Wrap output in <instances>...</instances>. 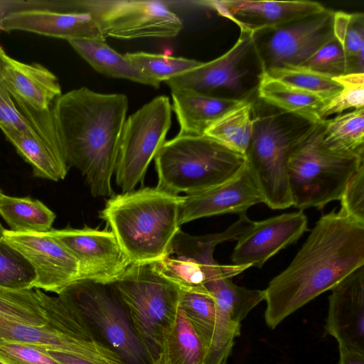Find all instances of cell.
<instances>
[{
  "mask_svg": "<svg viewBox=\"0 0 364 364\" xmlns=\"http://www.w3.org/2000/svg\"><path fill=\"white\" fill-rule=\"evenodd\" d=\"M364 265V224L335 210L323 215L289 266L264 289V321L274 329Z\"/></svg>",
  "mask_w": 364,
  "mask_h": 364,
  "instance_id": "cell-1",
  "label": "cell"
},
{
  "mask_svg": "<svg viewBox=\"0 0 364 364\" xmlns=\"http://www.w3.org/2000/svg\"><path fill=\"white\" fill-rule=\"evenodd\" d=\"M129 107L124 94L86 87L58 97L52 105L58 139L69 167L85 176L94 197H112L119 140Z\"/></svg>",
  "mask_w": 364,
  "mask_h": 364,
  "instance_id": "cell-2",
  "label": "cell"
},
{
  "mask_svg": "<svg viewBox=\"0 0 364 364\" xmlns=\"http://www.w3.org/2000/svg\"><path fill=\"white\" fill-rule=\"evenodd\" d=\"M183 200L156 187L143 188L112 196L100 217L132 264L154 262L168 255L180 230Z\"/></svg>",
  "mask_w": 364,
  "mask_h": 364,
  "instance_id": "cell-3",
  "label": "cell"
},
{
  "mask_svg": "<svg viewBox=\"0 0 364 364\" xmlns=\"http://www.w3.org/2000/svg\"><path fill=\"white\" fill-rule=\"evenodd\" d=\"M322 121L296 134L287 171L292 206L303 210L322 208L339 200L353 175L364 165L363 154L336 151L322 136Z\"/></svg>",
  "mask_w": 364,
  "mask_h": 364,
  "instance_id": "cell-4",
  "label": "cell"
},
{
  "mask_svg": "<svg viewBox=\"0 0 364 364\" xmlns=\"http://www.w3.org/2000/svg\"><path fill=\"white\" fill-rule=\"evenodd\" d=\"M156 188L175 195H191L235 177L245 156L205 136L178 134L165 141L154 158Z\"/></svg>",
  "mask_w": 364,
  "mask_h": 364,
  "instance_id": "cell-5",
  "label": "cell"
},
{
  "mask_svg": "<svg viewBox=\"0 0 364 364\" xmlns=\"http://www.w3.org/2000/svg\"><path fill=\"white\" fill-rule=\"evenodd\" d=\"M113 284L151 364H159L177 316L181 290L153 262L131 264Z\"/></svg>",
  "mask_w": 364,
  "mask_h": 364,
  "instance_id": "cell-6",
  "label": "cell"
},
{
  "mask_svg": "<svg viewBox=\"0 0 364 364\" xmlns=\"http://www.w3.org/2000/svg\"><path fill=\"white\" fill-rule=\"evenodd\" d=\"M75 306L125 364H151L113 283L77 280L58 294Z\"/></svg>",
  "mask_w": 364,
  "mask_h": 364,
  "instance_id": "cell-7",
  "label": "cell"
},
{
  "mask_svg": "<svg viewBox=\"0 0 364 364\" xmlns=\"http://www.w3.org/2000/svg\"><path fill=\"white\" fill-rule=\"evenodd\" d=\"M171 105L165 95L156 97L125 120L114 175L123 193L142 182L148 166L164 144L171 124Z\"/></svg>",
  "mask_w": 364,
  "mask_h": 364,
  "instance_id": "cell-8",
  "label": "cell"
},
{
  "mask_svg": "<svg viewBox=\"0 0 364 364\" xmlns=\"http://www.w3.org/2000/svg\"><path fill=\"white\" fill-rule=\"evenodd\" d=\"M254 119L247 166L264 203L273 210L289 208L287 160L296 134H289L275 116L254 114Z\"/></svg>",
  "mask_w": 364,
  "mask_h": 364,
  "instance_id": "cell-9",
  "label": "cell"
},
{
  "mask_svg": "<svg viewBox=\"0 0 364 364\" xmlns=\"http://www.w3.org/2000/svg\"><path fill=\"white\" fill-rule=\"evenodd\" d=\"M76 4L92 16L105 38H171L183 27L180 17L161 1L86 0Z\"/></svg>",
  "mask_w": 364,
  "mask_h": 364,
  "instance_id": "cell-10",
  "label": "cell"
},
{
  "mask_svg": "<svg viewBox=\"0 0 364 364\" xmlns=\"http://www.w3.org/2000/svg\"><path fill=\"white\" fill-rule=\"evenodd\" d=\"M78 263L79 280L114 282L132 264L112 231L88 227L51 229Z\"/></svg>",
  "mask_w": 364,
  "mask_h": 364,
  "instance_id": "cell-11",
  "label": "cell"
},
{
  "mask_svg": "<svg viewBox=\"0 0 364 364\" xmlns=\"http://www.w3.org/2000/svg\"><path fill=\"white\" fill-rule=\"evenodd\" d=\"M334 11H325L268 29L259 55L263 70L300 65L333 36Z\"/></svg>",
  "mask_w": 364,
  "mask_h": 364,
  "instance_id": "cell-12",
  "label": "cell"
},
{
  "mask_svg": "<svg viewBox=\"0 0 364 364\" xmlns=\"http://www.w3.org/2000/svg\"><path fill=\"white\" fill-rule=\"evenodd\" d=\"M205 286L215 302L216 319L204 364H226L235 339L240 335L242 321L264 301V290L237 286L227 277L209 281Z\"/></svg>",
  "mask_w": 364,
  "mask_h": 364,
  "instance_id": "cell-13",
  "label": "cell"
},
{
  "mask_svg": "<svg viewBox=\"0 0 364 364\" xmlns=\"http://www.w3.org/2000/svg\"><path fill=\"white\" fill-rule=\"evenodd\" d=\"M4 238L33 267L36 273L33 289L58 294L79 280L77 260L62 243L48 232L16 233L5 230Z\"/></svg>",
  "mask_w": 364,
  "mask_h": 364,
  "instance_id": "cell-14",
  "label": "cell"
},
{
  "mask_svg": "<svg viewBox=\"0 0 364 364\" xmlns=\"http://www.w3.org/2000/svg\"><path fill=\"white\" fill-rule=\"evenodd\" d=\"M303 210L252 221L237 240L231 259L233 264L262 267L272 257L296 242L308 230Z\"/></svg>",
  "mask_w": 364,
  "mask_h": 364,
  "instance_id": "cell-15",
  "label": "cell"
},
{
  "mask_svg": "<svg viewBox=\"0 0 364 364\" xmlns=\"http://www.w3.org/2000/svg\"><path fill=\"white\" fill-rule=\"evenodd\" d=\"M230 18L241 31L257 33L316 15L327 9L312 1L226 0L205 2Z\"/></svg>",
  "mask_w": 364,
  "mask_h": 364,
  "instance_id": "cell-16",
  "label": "cell"
},
{
  "mask_svg": "<svg viewBox=\"0 0 364 364\" xmlns=\"http://www.w3.org/2000/svg\"><path fill=\"white\" fill-rule=\"evenodd\" d=\"M263 203L246 161L229 181L204 191L183 196L179 212L180 225L202 218L226 213H242Z\"/></svg>",
  "mask_w": 364,
  "mask_h": 364,
  "instance_id": "cell-17",
  "label": "cell"
},
{
  "mask_svg": "<svg viewBox=\"0 0 364 364\" xmlns=\"http://www.w3.org/2000/svg\"><path fill=\"white\" fill-rule=\"evenodd\" d=\"M331 290L326 333L337 343L364 352V265Z\"/></svg>",
  "mask_w": 364,
  "mask_h": 364,
  "instance_id": "cell-18",
  "label": "cell"
},
{
  "mask_svg": "<svg viewBox=\"0 0 364 364\" xmlns=\"http://www.w3.org/2000/svg\"><path fill=\"white\" fill-rule=\"evenodd\" d=\"M254 43V33L241 31L237 42L225 53L211 61L203 62L199 66L165 82L171 90L189 89L208 95L221 88L241 92L242 80L247 70L241 68L240 65Z\"/></svg>",
  "mask_w": 364,
  "mask_h": 364,
  "instance_id": "cell-19",
  "label": "cell"
},
{
  "mask_svg": "<svg viewBox=\"0 0 364 364\" xmlns=\"http://www.w3.org/2000/svg\"><path fill=\"white\" fill-rule=\"evenodd\" d=\"M36 290L48 320L46 326L78 346L91 364H125L75 306L59 296Z\"/></svg>",
  "mask_w": 364,
  "mask_h": 364,
  "instance_id": "cell-20",
  "label": "cell"
},
{
  "mask_svg": "<svg viewBox=\"0 0 364 364\" xmlns=\"http://www.w3.org/2000/svg\"><path fill=\"white\" fill-rule=\"evenodd\" d=\"M0 30L26 31L65 39H103L97 22L87 12L33 9L11 13L0 20Z\"/></svg>",
  "mask_w": 364,
  "mask_h": 364,
  "instance_id": "cell-21",
  "label": "cell"
},
{
  "mask_svg": "<svg viewBox=\"0 0 364 364\" xmlns=\"http://www.w3.org/2000/svg\"><path fill=\"white\" fill-rule=\"evenodd\" d=\"M0 74L12 97L34 110L51 108L62 95L58 77L38 63L28 64L9 56L0 46Z\"/></svg>",
  "mask_w": 364,
  "mask_h": 364,
  "instance_id": "cell-22",
  "label": "cell"
},
{
  "mask_svg": "<svg viewBox=\"0 0 364 364\" xmlns=\"http://www.w3.org/2000/svg\"><path fill=\"white\" fill-rule=\"evenodd\" d=\"M252 223L246 213H242L235 223L223 232L195 236L180 229L169 246L168 255L188 257L198 262L206 271L208 282L222 277L232 278L244 272L245 267L218 264L213 258L215 248L221 242L237 240Z\"/></svg>",
  "mask_w": 364,
  "mask_h": 364,
  "instance_id": "cell-23",
  "label": "cell"
},
{
  "mask_svg": "<svg viewBox=\"0 0 364 364\" xmlns=\"http://www.w3.org/2000/svg\"><path fill=\"white\" fill-rule=\"evenodd\" d=\"M178 134L204 135L205 131L230 110L245 100L213 97L189 89L171 90Z\"/></svg>",
  "mask_w": 364,
  "mask_h": 364,
  "instance_id": "cell-24",
  "label": "cell"
},
{
  "mask_svg": "<svg viewBox=\"0 0 364 364\" xmlns=\"http://www.w3.org/2000/svg\"><path fill=\"white\" fill-rule=\"evenodd\" d=\"M68 42L94 70L102 75L129 80L156 89L160 86L161 82L146 75L125 55L110 48L105 38H75Z\"/></svg>",
  "mask_w": 364,
  "mask_h": 364,
  "instance_id": "cell-25",
  "label": "cell"
},
{
  "mask_svg": "<svg viewBox=\"0 0 364 364\" xmlns=\"http://www.w3.org/2000/svg\"><path fill=\"white\" fill-rule=\"evenodd\" d=\"M258 95L267 104L306 120L321 122L319 111L326 102L319 97L287 84L264 70L259 75Z\"/></svg>",
  "mask_w": 364,
  "mask_h": 364,
  "instance_id": "cell-26",
  "label": "cell"
},
{
  "mask_svg": "<svg viewBox=\"0 0 364 364\" xmlns=\"http://www.w3.org/2000/svg\"><path fill=\"white\" fill-rule=\"evenodd\" d=\"M0 129L17 153L32 167L36 178L63 180L69 166L65 158L51 150L40 137H33L0 122Z\"/></svg>",
  "mask_w": 364,
  "mask_h": 364,
  "instance_id": "cell-27",
  "label": "cell"
},
{
  "mask_svg": "<svg viewBox=\"0 0 364 364\" xmlns=\"http://www.w3.org/2000/svg\"><path fill=\"white\" fill-rule=\"evenodd\" d=\"M0 215L16 233H43L52 229L55 214L41 201L0 194Z\"/></svg>",
  "mask_w": 364,
  "mask_h": 364,
  "instance_id": "cell-28",
  "label": "cell"
},
{
  "mask_svg": "<svg viewBox=\"0 0 364 364\" xmlns=\"http://www.w3.org/2000/svg\"><path fill=\"white\" fill-rule=\"evenodd\" d=\"M254 121L252 104L245 100L212 124L204 135L245 156L253 133Z\"/></svg>",
  "mask_w": 364,
  "mask_h": 364,
  "instance_id": "cell-29",
  "label": "cell"
},
{
  "mask_svg": "<svg viewBox=\"0 0 364 364\" xmlns=\"http://www.w3.org/2000/svg\"><path fill=\"white\" fill-rule=\"evenodd\" d=\"M205 355L203 342L178 307L165 338L159 364H204Z\"/></svg>",
  "mask_w": 364,
  "mask_h": 364,
  "instance_id": "cell-30",
  "label": "cell"
},
{
  "mask_svg": "<svg viewBox=\"0 0 364 364\" xmlns=\"http://www.w3.org/2000/svg\"><path fill=\"white\" fill-rule=\"evenodd\" d=\"M325 144L336 151L364 154V109L322 120Z\"/></svg>",
  "mask_w": 364,
  "mask_h": 364,
  "instance_id": "cell-31",
  "label": "cell"
},
{
  "mask_svg": "<svg viewBox=\"0 0 364 364\" xmlns=\"http://www.w3.org/2000/svg\"><path fill=\"white\" fill-rule=\"evenodd\" d=\"M158 272L181 291L210 294L205 268L193 259L168 255L153 262Z\"/></svg>",
  "mask_w": 364,
  "mask_h": 364,
  "instance_id": "cell-32",
  "label": "cell"
},
{
  "mask_svg": "<svg viewBox=\"0 0 364 364\" xmlns=\"http://www.w3.org/2000/svg\"><path fill=\"white\" fill-rule=\"evenodd\" d=\"M264 70L287 84L319 97L326 103L342 89L332 77L301 65H287Z\"/></svg>",
  "mask_w": 364,
  "mask_h": 364,
  "instance_id": "cell-33",
  "label": "cell"
},
{
  "mask_svg": "<svg viewBox=\"0 0 364 364\" xmlns=\"http://www.w3.org/2000/svg\"><path fill=\"white\" fill-rule=\"evenodd\" d=\"M179 308L200 338L207 354L212 342L216 319L215 302L213 295L211 293L181 291Z\"/></svg>",
  "mask_w": 364,
  "mask_h": 364,
  "instance_id": "cell-34",
  "label": "cell"
},
{
  "mask_svg": "<svg viewBox=\"0 0 364 364\" xmlns=\"http://www.w3.org/2000/svg\"><path fill=\"white\" fill-rule=\"evenodd\" d=\"M0 338L35 345L62 353H68L69 350L68 340L46 325H26L2 314H0Z\"/></svg>",
  "mask_w": 364,
  "mask_h": 364,
  "instance_id": "cell-35",
  "label": "cell"
},
{
  "mask_svg": "<svg viewBox=\"0 0 364 364\" xmlns=\"http://www.w3.org/2000/svg\"><path fill=\"white\" fill-rule=\"evenodd\" d=\"M0 314L18 322L43 326L48 320L36 291L11 290L0 287Z\"/></svg>",
  "mask_w": 364,
  "mask_h": 364,
  "instance_id": "cell-36",
  "label": "cell"
},
{
  "mask_svg": "<svg viewBox=\"0 0 364 364\" xmlns=\"http://www.w3.org/2000/svg\"><path fill=\"white\" fill-rule=\"evenodd\" d=\"M124 55L143 73L159 82L191 70L203 63L194 59L146 52L127 53Z\"/></svg>",
  "mask_w": 364,
  "mask_h": 364,
  "instance_id": "cell-37",
  "label": "cell"
},
{
  "mask_svg": "<svg viewBox=\"0 0 364 364\" xmlns=\"http://www.w3.org/2000/svg\"><path fill=\"white\" fill-rule=\"evenodd\" d=\"M35 271L26 257L3 237L0 239V287L33 289Z\"/></svg>",
  "mask_w": 364,
  "mask_h": 364,
  "instance_id": "cell-38",
  "label": "cell"
},
{
  "mask_svg": "<svg viewBox=\"0 0 364 364\" xmlns=\"http://www.w3.org/2000/svg\"><path fill=\"white\" fill-rule=\"evenodd\" d=\"M333 78L342 89L320 109L321 121L331 115L343 114L349 109L364 108V73H350Z\"/></svg>",
  "mask_w": 364,
  "mask_h": 364,
  "instance_id": "cell-39",
  "label": "cell"
},
{
  "mask_svg": "<svg viewBox=\"0 0 364 364\" xmlns=\"http://www.w3.org/2000/svg\"><path fill=\"white\" fill-rule=\"evenodd\" d=\"M300 65L332 77L347 74L344 50L334 36Z\"/></svg>",
  "mask_w": 364,
  "mask_h": 364,
  "instance_id": "cell-40",
  "label": "cell"
},
{
  "mask_svg": "<svg viewBox=\"0 0 364 364\" xmlns=\"http://www.w3.org/2000/svg\"><path fill=\"white\" fill-rule=\"evenodd\" d=\"M342 48L347 61V73H364V16L363 13L350 14Z\"/></svg>",
  "mask_w": 364,
  "mask_h": 364,
  "instance_id": "cell-41",
  "label": "cell"
},
{
  "mask_svg": "<svg viewBox=\"0 0 364 364\" xmlns=\"http://www.w3.org/2000/svg\"><path fill=\"white\" fill-rule=\"evenodd\" d=\"M0 360L6 364H62L45 348L1 338Z\"/></svg>",
  "mask_w": 364,
  "mask_h": 364,
  "instance_id": "cell-42",
  "label": "cell"
},
{
  "mask_svg": "<svg viewBox=\"0 0 364 364\" xmlns=\"http://www.w3.org/2000/svg\"><path fill=\"white\" fill-rule=\"evenodd\" d=\"M339 200L340 212L364 224V165L350 178Z\"/></svg>",
  "mask_w": 364,
  "mask_h": 364,
  "instance_id": "cell-43",
  "label": "cell"
},
{
  "mask_svg": "<svg viewBox=\"0 0 364 364\" xmlns=\"http://www.w3.org/2000/svg\"><path fill=\"white\" fill-rule=\"evenodd\" d=\"M0 122L6 125L11 126L33 137H40L30 122L17 109L12 99L11 95L1 76V74Z\"/></svg>",
  "mask_w": 364,
  "mask_h": 364,
  "instance_id": "cell-44",
  "label": "cell"
},
{
  "mask_svg": "<svg viewBox=\"0 0 364 364\" xmlns=\"http://www.w3.org/2000/svg\"><path fill=\"white\" fill-rule=\"evenodd\" d=\"M63 3V1L46 0H0V20L11 13L20 11L33 9L58 11L59 9L64 7Z\"/></svg>",
  "mask_w": 364,
  "mask_h": 364,
  "instance_id": "cell-45",
  "label": "cell"
},
{
  "mask_svg": "<svg viewBox=\"0 0 364 364\" xmlns=\"http://www.w3.org/2000/svg\"><path fill=\"white\" fill-rule=\"evenodd\" d=\"M339 359L337 364H364V352L338 343Z\"/></svg>",
  "mask_w": 364,
  "mask_h": 364,
  "instance_id": "cell-46",
  "label": "cell"
},
{
  "mask_svg": "<svg viewBox=\"0 0 364 364\" xmlns=\"http://www.w3.org/2000/svg\"><path fill=\"white\" fill-rule=\"evenodd\" d=\"M48 353L55 360L62 364H90L83 360L77 359L70 355L56 350L46 349Z\"/></svg>",
  "mask_w": 364,
  "mask_h": 364,
  "instance_id": "cell-47",
  "label": "cell"
},
{
  "mask_svg": "<svg viewBox=\"0 0 364 364\" xmlns=\"http://www.w3.org/2000/svg\"><path fill=\"white\" fill-rule=\"evenodd\" d=\"M4 230H5V229L4 228L1 223H0V239L4 237Z\"/></svg>",
  "mask_w": 364,
  "mask_h": 364,
  "instance_id": "cell-48",
  "label": "cell"
},
{
  "mask_svg": "<svg viewBox=\"0 0 364 364\" xmlns=\"http://www.w3.org/2000/svg\"><path fill=\"white\" fill-rule=\"evenodd\" d=\"M0 364H6L4 363H3L2 361L0 360Z\"/></svg>",
  "mask_w": 364,
  "mask_h": 364,
  "instance_id": "cell-49",
  "label": "cell"
},
{
  "mask_svg": "<svg viewBox=\"0 0 364 364\" xmlns=\"http://www.w3.org/2000/svg\"><path fill=\"white\" fill-rule=\"evenodd\" d=\"M1 193H2V192H1V189H0V194H1Z\"/></svg>",
  "mask_w": 364,
  "mask_h": 364,
  "instance_id": "cell-50",
  "label": "cell"
}]
</instances>
